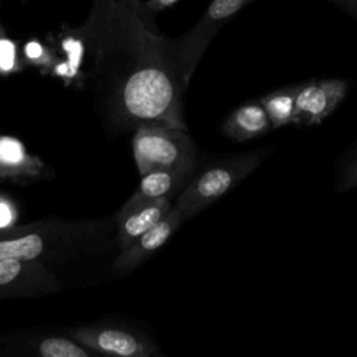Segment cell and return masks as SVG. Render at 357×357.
<instances>
[{"mask_svg": "<svg viewBox=\"0 0 357 357\" xmlns=\"http://www.w3.org/2000/svg\"><path fill=\"white\" fill-rule=\"evenodd\" d=\"M264 107L271 128H280L289 124H296V88L284 86L275 89L259 100Z\"/></svg>", "mask_w": 357, "mask_h": 357, "instance_id": "obj_15", "label": "cell"}, {"mask_svg": "<svg viewBox=\"0 0 357 357\" xmlns=\"http://www.w3.org/2000/svg\"><path fill=\"white\" fill-rule=\"evenodd\" d=\"M20 50L25 66H33L43 73H50L56 64V52L53 46L50 43L46 45L36 38L26 40Z\"/></svg>", "mask_w": 357, "mask_h": 357, "instance_id": "obj_16", "label": "cell"}, {"mask_svg": "<svg viewBox=\"0 0 357 357\" xmlns=\"http://www.w3.org/2000/svg\"><path fill=\"white\" fill-rule=\"evenodd\" d=\"M81 26L85 84L112 134L145 124L187 130L177 42L141 0H93Z\"/></svg>", "mask_w": 357, "mask_h": 357, "instance_id": "obj_1", "label": "cell"}, {"mask_svg": "<svg viewBox=\"0 0 357 357\" xmlns=\"http://www.w3.org/2000/svg\"><path fill=\"white\" fill-rule=\"evenodd\" d=\"M194 173L184 170H152L141 176L138 188L123 206H134L155 199H173L191 180Z\"/></svg>", "mask_w": 357, "mask_h": 357, "instance_id": "obj_13", "label": "cell"}, {"mask_svg": "<svg viewBox=\"0 0 357 357\" xmlns=\"http://www.w3.org/2000/svg\"><path fill=\"white\" fill-rule=\"evenodd\" d=\"M184 222L185 218L177 209V206L173 205L163 219L142 233L127 248L119 251L112 262V269L116 273H127L134 271L153 252H156Z\"/></svg>", "mask_w": 357, "mask_h": 357, "instance_id": "obj_11", "label": "cell"}, {"mask_svg": "<svg viewBox=\"0 0 357 357\" xmlns=\"http://www.w3.org/2000/svg\"><path fill=\"white\" fill-rule=\"evenodd\" d=\"M114 218H46L0 229V258L38 261L54 266L81 262L117 250Z\"/></svg>", "mask_w": 357, "mask_h": 357, "instance_id": "obj_2", "label": "cell"}, {"mask_svg": "<svg viewBox=\"0 0 357 357\" xmlns=\"http://www.w3.org/2000/svg\"><path fill=\"white\" fill-rule=\"evenodd\" d=\"M346 11L350 17L357 20V0H326Z\"/></svg>", "mask_w": 357, "mask_h": 357, "instance_id": "obj_20", "label": "cell"}, {"mask_svg": "<svg viewBox=\"0 0 357 357\" xmlns=\"http://www.w3.org/2000/svg\"><path fill=\"white\" fill-rule=\"evenodd\" d=\"M95 353L68 333L45 329H18L0 332V356L89 357Z\"/></svg>", "mask_w": 357, "mask_h": 357, "instance_id": "obj_8", "label": "cell"}, {"mask_svg": "<svg viewBox=\"0 0 357 357\" xmlns=\"http://www.w3.org/2000/svg\"><path fill=\"white\" fill-rule=\"evenodd\" d=\"M53 176L52 169L31 153L18 138L0 134V183L32 184Z\"/></svg>", "mask_w": 357, "mask_h": 357, "instance_id": "obj_10", "label": "cell"}, {"mask_svg": "<svg viewBox=\"0 0 357 357\" xmlns=\"http://www.w3.org/2000/svg\"><path fill=\"white\" fill-rule=\"evenodd\" d=\"M177 1L178 0H148L145 3V6H146V8L152 14H156V13H159L162 10H166V8L172 7V6H174Z\"/></svg>", "mask_w": 357, "mask_h": 357, "instance_id": "obj_21", "label": "cell"}, {"mask_svg": "<svg viewBox=\"0 0 357 357\" xmlns=\"http://www.w3.org/2000/svg\"><path fill=\"white\" fill-rule=\"evenodd\" d=\"M67 333L95 354L117 357H162L159 346L139 329L112 321L82 324Z\"/></svg>", "mask_w": 357, "mask_h": 357, "instance_id": "obj_5", "label": "cell"}, {"mask_svg": "<svg viewBox=\"0 0 357 357\" xmlns=\"http://www.w3.org/2000/svg\"><path fill=\"white\" fill-rule=\"evenodd\" d=\"M222 132L237 142L265 135L271 130L269 119L259 102L251 100L236 107L222 123Z\"/></svg>", "mask_w": 357, "mask_h": 357, "instance_id": "obj_14", "label": "cell"}, {"mask_svg": "<svg viewBox=\"0 0 357 357\" xmlns=\"http://www.w3.org/2000/svg\"><path fill=\"white\" fill-rule=\"evenodd\" d=\"M251 1L254 0H212L201 18L176 39L180 73L185 86L216 33Z\"/></svg>", "mask_w": 357, "mask_h": 357, "instance_id": "obj_6", "label": "cell"}, {"mask_svg": "<svg viewBox=\"0 0 357 357\" xmlns=\"http://www.w3.org/2000/svg\"><path fill=\"white\" fill-rule=\"evenodd\" d=\"M271 152V148H258L222 159L195 172L176 197L174 206H177L185 220L195 216L259 167Z\"/></svg>", "mask_w": 357, "mask_h": 357, "instance_id": "obj_3", "label": "cell"}, {"mask_svg": "<svg viewBox=\"0 0 357 357\" xmlns=\"http://www.w3.org/2000/svg\"><path fill=\"white\" fill-rule=\"evenodd\" d=\"M172 199H155L134 206H121L114 216V241L119 251L127 248L142 233L155 226L173 208Z\"/></svg>", "mask_w": 357, "mask_h": 357, "instance_id": "obj_12", "label": "cell"}, {"mask_svg": "<svg viewBox=\"0 0 357 357\" xmlns=\"http://www.w3.org/2000/svg\"><path fill=\"white\" fill-rule=\"evenodd\" d=\"M60 290V279L49 266L31 259L0 258V300L38 298Z\"/></svg>", "mask_w": 357, "mask_h": 357, "instance_id": "obj_7", "label": "cell"}, {"mask_svg": "<svg viewBox=\"0 0 357 357\" xmlns=\"http://www.w3.org/2000/svg\"><path fill=\"white\" fill-rule=\"evenodd\" d=\"M356 187H357V146L354 148L351 156L344 163L336 183V188L339 191H347Z\"/></svg>", "mask_w": 357, "mask_h": 357, "instance_id": "obj_18", "label": "cell"}, {"mask_svg": "<svg viewBox=\"0 0 357 357\" xmlns=\"http://www.w3.org/2000/svg\"><path fill=\"white\" fill-rule=\"evenodd\" d=\"M15 218V211L13 209V204L8 199L0 198V229L13 226Z\"/></svg>", "mask_w": 357, "mask_h": 357, "instance_id": "obj_19", "label": "cell"}, {"mask_svg": "<svg viewBox=\"0 0 357 357\" xmlns=\"http://www.w3.org/2000/svg\"><path fill=\"white\" fill-rule=\"evenodd\" d=\"M296 88V126L322 123L343 102L349 82L342 78L310 79Z\"/></svg>", "mask_w": 357, "mask_h": 357, "instance_id": "obj_9", "label": "cell"}, {"mask_svg": "<svg viewBox=\"0 0 357 357\" xmlns=\"http://www.w3.org/2000/svg\"><path fill=\"white\" fill-rule=\"evenodd\" d=\"M25 64L18 43L11 39L0 22V77L21 73Z\"/></svg>", "mask_w": 357, "mask_h": 357, "instance_id": "obj_17", "label": "cell"}, {"mask_svg": "<svg viewBox=\"0 0 357 357\" xmlns=\"http://www.w3.org/2000/svg\"><path fill=\"white\" fill-rule=\"evenodd\" d=\"M132 134V155L139 176L152 170L197 172V149L188 130L145 124Z\"/></svg>", "mask_w": 357, "mask_h": 357, "instance_id": "obj_4", "label": "cell"}]
</instances>
